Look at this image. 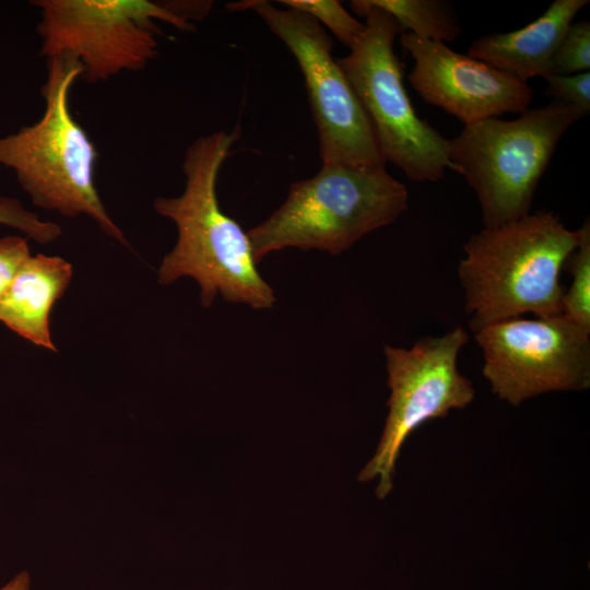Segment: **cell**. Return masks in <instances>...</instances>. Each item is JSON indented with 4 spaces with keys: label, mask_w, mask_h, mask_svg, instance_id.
<instances>
[{
    "label": "cell",
    "mask_w": 590,
    "mask_h": 590,
    "mask_svg": "<svg viewBox=\"0 0 590 590\" xmlns=\"http://www.w3.org/2000/svg\"><path fill=\"white\" fill-rule=\"evenodd\" d=\"M238 137L234 130L197 138L182 161L184 191L154 200L155 211L175 223L178 235L157 279L162 285L184 276L194 279L205 308L220 294L228 303L270 309L274 292L257 269L248 234L221 210L216 193L220 169Z\"/></svg>",
    "instance_id": "cell-1"
},
{
    "label": "cell",
    "mask_w": 590,
    "mask_h": 590,
    "mask_svg": "<svg viewBox=\"0 0 590 590\" xmlns=\"http://www.w3.org/2000/svg\"><path fill=\"white\" fill-rule=\"evenodd\" d=\"M579 240V228H566L551 211L472 234L458 268L471 331L527 312L562 315L560 271Z\"/></svg>",
    "instance_id": "cell-2"
},
{
    "label": "cell",
    "mask_w": 590,
    "mask_h": 590,
    "mask_svg": "<svg viewBox=\"0 0 590 590\" xmlns=\"http://www.w3.org/2000/svg\"><path fill=\"white\" fill-rule=\"evenodd\" d=\"M82 76L69 56L47 59L39 120L0 138V165L14 170L33 203L63 216L86 215L109 237L128 241L106 211L95 185L97 151L70 109V91Z\"/></svg>",
    "instance_id": "cell-3"
},
{
    "label": "cell",
    "mask_w": 590,
    "mask_h": 590,
    "mask_svg": "<svg viewBox=\"0 0 590 590\" xmlns=\"http://www.w3.org/2000/svg\"><path fill=\"white\" fill-rule=\"evenodd\" d=\"M404 184L386 168L322 164L294 181L285 201L247 232L258 264L288 247L340 255L365 235L393 223L406 209Z\"/></svg>",
    "instance_id": "cell-4"
},
{
    "label": "cell",
    "mask_w": 590,
    "mask_h": 590,
    "mask_svg": "<svg viewBox=\"0 0 590 590\" xmlns=\"http://www.w3.org/2000/svg\"><path fill=\"white\" fill-rule=\"evenodd\" d=\"M46 59L69 56L90 83L143 69L158 55L160 22L193 32L212 1L35 0Z\"/></svg>",
    "instance_id": "cell-5"
},
{
    "label": "cell",
    "mask_w": 590,
    "mask_h": 590,
    "mask_svg": "<svg viewBox=\"0 0 590 590\" xmlns=\"http://www.w3.org/2000/svg\"><path fill=\"white\" fill-rule=\"evenodd\" d=\"M586 115L552 102L528 108L518 118H487L464 126L449 140L452 169L474 190L484 228L530 213L536 186L565 132Z\"/></svg>",
    "instance_id": "cell-6"
},
{
    "label": "cell",
    "mask_w": 590,
    "mask_h": 590,
    "mask_svg": "<svg viewBox=\"0 0 590 590\" xmlns=\"http://www.w3.org/2000/svg\"><path fill=\"white\" fill-rule=\"evenodd\" d=\"M365 17V30L350 54L337 58L362 104L386 163L416 182L438 181L448 168L449 139L414 110L403 83V63L394 51L398 22L367 0L350 2Z\"/></svg>",
    "instance_id": "cell-7"
},
{
    "label": "cell",
    "mask_w": 590,
    "mask_h": 590,
    "mask_svg": "<svg viewBox=\"0 0 590 590\" xmlns=\"http://www.w3.org/2000/svg\"><path fill=\"white\" fill-rule=\"evenodd\" d=\"M229 11H253L296 59L318 132L322 164L386 168L368 117L332 55L333 42L309 14L280 9L266 0L226 4Z\"/></svg>",
    "instance_id": "cell-8"
},
{
    "label": "cell",
    "mask_w": 590,
    "mask_h": 590,
    "mask_svg": "<svg viewBox=\"0 0 590 590\" xmlns=\"http://www.w3.org/2000/svg\"><path fill=\"white\" fill-rule=\"evenodd\" d=\"M468 341V332L457 327L441 337H424L410 349L385 345L389 413L377 450L358 475L362 482L379 477L378 498L392 489L406 438L424 423L463 409L474 399L475 389L457 364Z\"/></svg>",
    "instance_id": "cell-9"
},
{
    "label": "cell",
    "mask_w": 590,
    "mask_h": 590,
    "mask_svg": "<svg viewBox=\"0 0 590 590\" xmlns=\"http://www.w3.org/2000/svg\"><path fill=\"white\" fill-rule=\"evenodd\" d=\"M590 332L564 315L520 317L474 332L484 357L483 376L511 405L542 393L590 386Z\"/></svg>",
    "instance_id": "cell-10"
},
{
    "label": "cell",
    "mask_w": 590,
    "mask_h": 590,
    "mask_svg": "<svg viewBox=\"0 0 590 590\" xmlns=\"http://www.w3.org/2000/svg\"><path fill=\"white\" fill-rule=\"evenodd\" d=\"M400 44L414 60L409 81L428 104L459 119L464 126L522 113L532 103L534 91L491 64L459 54L441 42L400 34Z\"/></svg>",
    "instance_id": "cell-11"
},
{
    "label": "cell",
    "mask_w": 590,
    "mask_h": 590,
    "mask_svg": "<svg viewBox=\"0 0 590 590\" xmlns=\"http://www.w3.org/2000/svg\"><path fill=\"white\" fill-rule=\"evenodd\" d=\"M588 3L589 0H555L522 28L479 37L468 54L523 82L545 78L567 28Z\"/></svg>",
    "instance_id": "cell-12"
},
{
    "label": "cell",
    "mask_w": 590,
    "mask_h": 590,
    "mask_svg": "<svg viewBox=\"0 0 590 590\" xmlns=\"http://www.w3.org/2000/svg\"><path fill=\"white\" fill-rule=\"evenodd\" d=\"M72 279V266L57 256L30 255L0 298V321L22 338L56 351L50 311Z\"/></svg>",
    "instance_id": "cell-13"
},
{
    "label": "cell",
    "mask_w": 590,
    "mask_h": 590,
    "mask_svg": "<svg viewBox=\"0 0 590 590\" xmlns=\"http://www.w3.org/2000/svg\"><path fill=\"white\" fill-rule=\"evenodd\" d=\"M389 13L402 33L434 42H453L462 33L451 4L442 0H367Z\"/></svg>",
    "instance_id": "cell-14"
},
{
    "label": "cell",
    "mask_w": 590,
    "mask_h": 590,
    "mask_svg": "<svg viewBox=\"0 0 590 590\" xmlns=\"http://www.w3.org/2000/svg\"><path fill=\"white\" fill-rule=\"evenodd\" d=\"M580 240L564 267L571 274V285L562 299V315L590 332V223L579 227Z\"/></svg>",
    "instance_id": "cell-15"
},
{
    "label": "cell",
    "mask_w": 590,
    "mask_h": 590,
    "mask_svg": "<svg viewBox=\"0 0 590 590\" xmlns=\"http://www.w3.org/2000/svg\"><path fill=\"white\" fill-rule=\"evenodd\" d=\"M279 3L309 14L327 26L350 50L356 46L365 30V23L356 20L335 0H281Z\"/></svg>",
    "instance_id": "cell-16"
},
{
    "label": "cell",
    "mask_w": 590,
    "mask_h": 590,
    "mask_svg": "<svg viewBox=\"0 0 590 590\" xmlns=\"http://www.w3.org/2000/svg\"><path fill=\"white\" fill-rule=\"evenodd\" d=\"M590 68V23L573 22L550 63V74H574Z\"/></svg>",
    "instance_id": "cell-17"
},
{
    "label": "cell",
    "mask_w": 590,
    "mask_h": 590,
    "mask_svg": "<svg viewBox=\"0 0 590 590\" xmlns=\"http://www.w3.org/2000/svg\"><path fill=\"white\" fill-rule=\"evenodd\" d=\"M0 224L10 226L38 244H49L61 235L58 224L43 221L22 203L10 197H0Z\"/></svg>",
    "instance_id": "cell-18"
},
{
    "label": "cell",
    "mask_w": 590,
    "mask_h": 590,
    "mask_svg": "<svg viewBox=\"0 0 590 590\" xmlns=\"http://www.w3.org/2000/svg\"><path fill=\"white\" fill-rule=\"evenodd\" d=\"M544 94L555 102H562L580 109L585 115L590 113V72L574 74H548Z\"/></svg>",
    "instance_id": "cell-19"
},
{
    "label": "cell",
    "mask_w": 590,
    "mask_h": 590,
    "mask_svg": "<svg viewBox=\"0 0 590 590\" xmlns=\"http://www.w3.org/2000/svg\"><path fill=\"white\" fill-rule=\"evenodd\" d=\"M30 255L26 237L13 235L0 238V298Z\"/></svg>",
    "instance_id": "cell-20"
},
{
    "label": "cell",
    "mask_w": 590,
    "mask_h": 590,
    "mask_svg": "<svg viewBox=\"0 0 590 590\" xmlns=\"http://www.w3.org/2000/svg\"><path fill=\"white\" fill-rule=\"evenodd\" d=\"M0 590H31V576L27 571H21L15 575Z\"/></svg>",
    "instance_id": "cell-21"
}]
</instances>
